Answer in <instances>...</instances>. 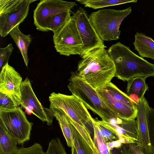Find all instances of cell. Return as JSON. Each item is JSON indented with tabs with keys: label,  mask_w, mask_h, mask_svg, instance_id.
I'll list each match as a JSON object with an SVG mask.
<instances>
[{
	"label": "cell",
	"mask_w": 154,
	"mask_h": 154,
	"mask_svg": "<svg viewBox=\"0 0 154 154\" xmlns=\"http://www.w3.org/2000/svg\"><path fill=\"white\" fill-rule=\"evenodd\" d=\"M0 121L18 144L23 145L30 140L33 124L27 120L20 106L12 110L0 111Z\"/></svg>",
	"instance_id": "9c48e42d"
},
{
	"label": "cell",
	"mask_w": 154,
	"mask_h": 154,
	"mask_svg": "<svg viewBox=\"0 0 154 154\" xmlns=\"http://www.w3.org/2000/svg\"><path fill=\"white\" fill-rule=\"evenodd\" d=\"M21 108L32 113L48 125H51L53 116L52 110L44 108L32 89L31 84L27 77L20 86Z\"/></svg>",
	"instance_id": "7c38bea8"
},
{
	"label": "cell",
	"mask_w": 154,
	"mask_h": 154,
	"mask_svg": "<svg viewBox=\"0 0 154 154\" xmlns=\"http://www.w3.org/2000/svg\"><path fill=\"white\" fill-rule=\"evenodd\" d=\"M17 139L0 121V154H13L19 148Z\"/></svg>",
	"instance_id": "d6986e66"
},
{
	"label": "cell",
	"mask_w": 154,
	"mask_h": 154,
	"mask_svg": "<svg viewBox=\"0 0 154 154\" xmlns=\"http://www.w3.org/2000/svg\"><path fill=\"white\" fill-rule=\"evenodd\" d=\"M72 131L73 145L78 154H94L92 149L73 125Z\"/></svg>",
	"instance_id": "603a6c76"
},
{
	"label": "cell",
	"mask_w": 154,
	"mask_h": 154,
	"mask_svg": "<svg viewBox=\"0 0 154 154\" xmlns=\"http://www.w3.org/2000/svg\"><path fill=\"white\" fill-rule=\"evenodd\" d=\"M109 154H122L120 148H113L109 150Z\"/></svg>",
	"instance_id": "836d02e7"
},
{
	"label": "cell",
	"mask_w": 154,
	"mask_h": 154,
	"mask_svg": "<svg viewBox=\"0 0 154 154\" xmlns=\"http://www.w3.org/2000/svg\"><path fill=\"white\" fill-rule=\"evenodd\" d=\"M133 44L135 49L141 57L154 60V41L142 33L137 32Z\"/></svg>",
	"instance_id": "2e32d148"
},
{
	"label": "cell",
	"mask_w": 154,
	"mask_h": 154,
	"mask_svg": "<svg viewBox=\"0 0 154 154\" xmlns=\"http://www.w3.org/2000/svg\"><path fill=\"white\" fill-rule=\"evenodd\" d=\"M85 7L97 9L128 3H136L137 0H76Z\"/></svg>",
	"instance_id": "44dd1931"
},
{
	"label": "cell",
	"mask_w": 154,
	"mask_h": 154,
	"mask_svg": "<svg viewBox=\"0 0 154 154\" xmlns=\"http://www.w3.org/2000/svg\"><path fill=\"white\" fill-rule=\"evenodd\" d=\"M102 121L116 133L123 143H137L138 133L135 119H126L117 117Z\"/></svg>",
	"instance_id": "5bb4252c"
},
{
	"label": "cell",
	"mask_w": 154,
	"mask_h": 154,
	"mask_svg": "<svg viewBox=\"0 0 154 154\" xmlns=\"http://www.w3.org/2000/svg\"><path fill=\"white\" fill-rule=\"evenodd\" d=\"M129 151L131 154H145L136 144L131 143L126 144Z\"/></svg>",
	"instance_id": "4dcf8cb0"
},
{
	"label": "cell",
	"mask_w": 154,
	"mask_h": 154,
	"mask_svg": "<svg viewBox=\"0 0 154 154\" xmlns=\"http://www.w3.org/2000/svg\"><path fill=\"white\" fill-rule=\"evenodd\" d=\"M115 64V76L124 81L136 77L154 76V64L137 55L120 42L112 45L107 50Z\"/></svg>",
	"instance_id": "7a4b0ae2"
},
{
	"label": "cell",
	"mask_w": 154,
	"mask_h": 154,
	"mask_svg": "<svg viewBox=\"0 0 154 154\" xmlns=\"http://www.w3.org/2000/svg\"><path fill=\"white\" fill-rule=\"evenodd\" d=\"M14 49L12 44L8 45L4 48H0V69L8 63L9 59Z\"/></svg>",
	"instance_id": "f1b7e54d"
},
{
	"label": "cell",
	"mask_w": 154,
	"mask_h": 154,
	"mask_svg": "<svg viewBox=\"0 0 154 154\" xmlns=\"http://www.w3.org/2000/svg\"><path fill=\"white\" fill-rule=\"evenodd\" d=\"M20 105V103L13 97L0 93V111L14 110Z\"/></svg>",
	"instance_id": "d4e9b609"
},
{
	"label": "cell",
	"mask_w": 154,
	"mask_h": 154,
	"mask_svg": "<svg viewBox=\"0 0 154 154\" xmlns=\"http://www.w3.org/2000/svg\"><path fill=\"white\" fill-rule=\"evenodd\" d=\"M123 143L120 140L106 143V145L109 151L113 148H120Z\"/></svg>",
	"instance_id": "1f68e13d"
},
{
	"label": "cell",
	"mask_w": 154,
	"mask_h": 154,
	"mask_svg": "<svg viewBox=\"0 0 154 154\" xmlns=\"http://www.w3.org/2000/svg\"><path fill=\"white\" fill-rule=\"evenodd\" d=\"M67 87L72 95L77 97L88 109L106 120L119 117L104 102L94 89L83 81L76 72H72Z\"/></svg>",
	"instance_id": "3957f363"
},
{
	"label": "cell",
	"mask_w": 154,
	"mask_h": 154,
	"mask_svg": "<svg viewBox=\"0 0 154 154\" xmlns=\"http://www.w3.org/2000/svg\"><path fill=\"white\" fill-rule=\"evenodd\" d=\"M146 78L138 76L128 81L126 93L129 97L132 95H136L139 100L144 97L149 87L145 82Z\"/></svg>",
	"instance_id": "ffe728a7"
},
{
	"label": "cell",
	"mask_w": 154,
	"mask_h": 154,
	"mask_svg": "<svg viewBox=\"0 0 154 154\" xmlns=\"http://www.w3.org/2000/svg\"><path fill=\"white\" fill-rule=\"evenodd\" d=\"M72 16L83 44L81 57L97 48L106 47L90 22L89 15L85 9L80 7L76 12L73 13Z\"/></svg>",
	"instance_id": "8fae6325"
},
{
	"label": "cell",
	"mask_w": 154,
	"mask_h": 154,
	"mask_svg": "<svg viewBox=\"0 0 154 154\" xmlns=\"http://www.w3.org/2000/svg\"><path fill=\"white\" fill-rule=\"evenodd\" d=\"M71 12L60 13L53 16L51 18L48 24V31L54 33L58 31L69 20L71 17Z\"/></svg>",
	"instance_id": "cb8c5ba5"
},
{
	"label": "cell",
	"mask_w": 154,
	"mask_h": 154,
	"mask_svg": "<svg viewBox=\"0 0 154 154\" xmlns=\"http://www.w3.org/2000/svg\"><path fill=\"white\" fill-rule=\"evenodd\" d=\"M71 150L72 154H78L76 148L74 145L71 147Z\"/></svg>",
	"instance_id": "e575fe53"
},
{
	"label": "cell",
	"mask_w": 154,
	"mask_h": 154,
	"mask_svg": "<svg viewBox=\"0 0 154 154\" xmlns=\"http://www.w3.org/2000/svg\"><path fill=\"white\" fill-rule=\"evenodd\" d=\"M94 125L93 141L99 154H109V151L106 145V142L98 133L96 126Z\"/></svg>",
	"instance_id": "484cf974"
},
{
	"label": "cell",
	"mask_w": 154,
	"mask_h": 154,
	"mask_svg": "<svg viewBox=\"0 0 154 154\" xmlns=\"http://www.w3.org/2000/svg\"><path fill=\"white\" fill-rule=\"evenodd\" d=\"M22 82L20 74L8 63L2 67L0 74V93L12 96L21 103Z\"/></svg>",
	"instance_id": "9a60e30c"
},
{
	"label": "cell",
	"mask_w": 154,
	"mask_h": 154,
	"mask_svg": "<svg viewBox=\"0 0 154 154\" xmlns=\"http://www.w3.org/2000/svg\"><path fill=\"white\" fill-rule=\"evenodd\" d=\"M93 124L96 127L99 134L107 143L119 140L116 133L102 121L92 118Z\"/></svg>",
	"instance_id": "7402d4cb"
},
{
	"label": "cell",
	"mask_w": 154,
	"mask_h": 154,
	"mask_svg": "<svg viewBox=\"0 0 154 154\" xmlns=\"http://www.w3.org/2000/svg\"><path fill=\"white\" fill-rule=\"evenodd\" d=\"M104 102L121 118L135 119L137 103L126 94L110 82L104 87L96 90Z\"/></svg>",
	"instance_id": "8992f818"
},
{
	"label": "cell",
	"mask_w": 154,
	"mask_h": 154,
	"mask_svg": "<svg viewBox=\"0 0 154 154\" xmlns=\"http://www.w3.org/2000/svg\"><path fill=\"white\" fill-rule=\"evenodd\" d=\"M50 107L59 109L69 119L87 128L91 136L94 134L92 118L82 101L73 95L52 92L49 97Z\"/></svg>",
	"instance_id": "5b68a950"
},
{
	"label": "cell",
	"mask_w": 154,
	"mask_h": 154,
	"mask_svg": "<svg viewBox=\"0 0 154 154\" xmlns=\"http://www.w3.org/2000/svg\"><path fill=\"white\" fill-rule=\"evenodd\" d=\"M50 109L52 111L53 116L58 122L67 146L72 147L73 145L72 131V125L67 116L62 110L52 107H50Z\"/></svg>",
	"instance_id": "ac0fdd59"
},
{
	"label": "cell",
	"mask_w": 154,
	"mask_h": 154,
	"mask_svg": "<svg viewBox=\"0 0 154 154\" xmlns=\"http://www.w3.org/2000/svg\"><path fill=\"white\" fill-rule=\"evenodd\" d=\"M94 154H99L98 153H94Z\"/></svg>",
	"instance_id": "d590c367"
},
{
	"label": "cell",
	"mask_w": 154,
	"mask_h": 154,
	"mask_svg": "<svg viewBox=\"0 0 154 154\" xmlns=\"http://www.w3.org/2000/svg\"><path fill=\"white\" fill-rule=\"evenodd\" d=\"M120 148L122 154H131L126 144L123 143Z\"/></svg>",
	"instance_id": "d6a6232c"
},
{
	"label": "cell",
	"mask_w": 154,
	"mask_h": 154,
	"mask_svg": "<svg viewBox=\"0 0 154 154\" xmlns=\"http://www.w3.org/2000/svg\"><path fill=\"white\" fill-rule=\"evenodd\" d=\"M76 5L75 2L62 0H40L34 11V24L38 30L48 31V24L53 16L62 12H71Z\"/></svg>",
	"instance_id": "30bf717a"
},
{
	"label": "cell",
	"mask_w": 154,
	"mask_h": 154,
	"mask_svg": "<svg viewBox=\"0 0 154 154\" xmlns=\"http://www.w3.org/2000/svg\"><path fill=\"white\" fill-rule=\"evenodd\" d=\"M53 40L56 51L60 55L81 56L82 53L83 43L72 16L61 28L54 33Z\"/></svg>",
	"instance_id": "ba28073f"
},
{
	"label": "cell",
	"mask_w": 154,
	"mask_h": 154,
	"mask_svg": "<svg viewBox=\"0 0 154 154\" xmlns=\"http://www.w3.org/2000/svg\"><path fill=\"white\" fill-rule=\"evenodd\" d=\"M13 154H47L45 152L42 146L38 143H35L32 146L27 148L22 146L19 148Z\"/></svg>",
	"instance_id": "83f0119b"
},
{
	"label": "cell",
	"mask_w": 154,
	"mask_h": 154,
	"mask_svg": "<svg viewBox=\"0 0 154 154\" xmlns=\"http://www.w3.org/2000/svg\"><path fill=\"white\" fill-rule=\"evenodd\" d=\"M148 123L152 154H154V109L151 107H150Z\"/></svg>",
	"instance_id": "f546056e"
},
{
	"label": "cell",
	"mask_w": 154,
	"mask_h": 154,
	"mask_svg": "<svg viewBox=\"0 0 154 154\" xmlns=\"http://www.w3.org/2000/svg\"><path fill=\"white\" fill-rule=\"evenodd\" d=\"M136 106L138 133V142L136 144L145 154H152L148 123L150 107L144 97L139 100Z\"/></svg>",
	"instance_id": "4fadbf2b"
},
{
	"label": "cell",
	"mask_w": 154,
	"mask_h": 154,
	"mask_svg": "<svg viewBox=\"0 0 154 154\" xmlns=\"http://www.w3.org/2000/svg\"><path fill=\"white\" fill-rule=\"evenodd\" d=\"M81 57L77 73L94 89L103 88L115 76V64L105 48H97Z\"/></svg>",
	"instance_id": "6da1fadb"
},
{
	"label": "cell",
	"mask_w": 154,
	"mask_h": 154,
	"mask_svg": "<svg viewBox=\"0 0 154 154\" xmlns=\"http://www.w3.org/2000/svg\"><path fill=\"white\" fill-rule=\"evenodd\" d=\"M33 0H0V34L5 37L27 17Z\"/></svg>",
	"instance_id": "52a82bcc"
},
{
	"label": "cell",
	"mask_w": 154,
	"mask_h": 154,
	"mask_svg": "<svg viewBox=\"0 0 154 154\" xmlns=\"http://www.w3.org/2000/svg\"><path fill=\"white\" fill-rule=\"evenodd\" d=\"M46 152L47 154H67L58 137L53 139L50 141Z\"/></svg>",
	"instance_id": "4316f807"
},
{
	"label": "cell",
	"mask_w": 154,
	"mask_h": 154,
	"mask_svg": "<svg viewBox=\"0 0 154 154\" xmlns=\"http://www.w3.org/2000/svg\"><path fill=\"white\" fill-rule=\"evenodd\" d=\"M131 7L123 10L104 9L92 12L89 20L103 41H110L119 38L120 25L132 11Z\"/></svg>",
	"instance_id": "277c9868"
},
{
	"label": "cell",
	"mask_w": 154,
	"mask_h": 154,
	"mask_svg": "<svg viewBox=\"0 0 154 154\" xmlns=\"http://www.w3.org/2000/svg\"><path fill=\"white\" fill-rule=\"evenodd\" d=\"M9 34L19 49L25 64L27 67L29 60L27 55L28 49L32 41L31 35L23 33L19 29V25L14 28Z\"/></svg>",
	"instance_id": "e0dca14e"
}]
</instances>
